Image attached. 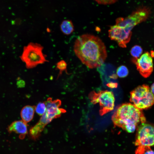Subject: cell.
Masks as SVG:
<instances>
[{
  "label": "cell",
  "mask_w": 154,
  "mask_h": 154,
  "mask_svg": "<svg viewBox=\"0 0 154 154\" xmlns=\"http://www.w3.org/2000/svg\"><path fill=\"white\" fill-rule=\"evenodd\" d=\"M76 56L90 68H98L104 63L107 56L106 46L98 37L86 34L77 38L74 45Z\"/></svg>",
  "instance_id": "6da1fadb"
},
{
  "label": "cell",
  "mask_w": 154,
  "mask_h": 154,
  "mask_svg": "<svg viewBox=\"0 0 154 154\" xmlns=\"http://www.w3.org/2000/svg\"><path fill=\"white\" fill-rule=\"evenodd\" d=\"M151 13L149 8L142 6L125 17L117 18L115 24L110 27L108 31L109 37L111 40L116 41L119 47H126L130 40L133 28L137 24L146 21Z\"/></svg>",
  "instance_id": "7a4b0ae2"
},
{
  "label": "cell",
  "mask_w": 154,
  "mask_h": 154,
  "mask_svg": "<svg viewBox=\"0 0 154 154\" xmlns=\"http://www.w3.org/2000/svg\"><path fill=\"white\" fill-rule=\"evenodd\" d=\"M112 120L116 126L128 133H133L140 124L146 122L142 110L133 104H123L119 106L112 116Z\"/></svg>",
  "instance_id": "3957f363"
},
{
  "label": "cell",
  "mask_w": 154,
  "mask_h": 154,
  "mask_svg": "<svg viewBox=\"0 0 154 154\" xmlns=\"http://www.w3.org/2000/svg\"><path fill=\"white\" fill-rule=\"evenodd\" d=\"M44 103L46 108L45 112L38 122L29 130L30 136L34 140L39 137L45 126L53 119L60 117L66 112L65 110L59 108L61 102L59 99L52 100L51 98H49Z\"/></svg>",
  "instance_id": "277c9868"
},
{
  "label": "cell",
  "mask_w": 154,
  "mask_h": 154,
  "mask_svg": "<svg viewBox=\"0 0 154 154\" xmlns=\"http://www.w3.org/2000/svg\"><path fill=\"white\" fill-rule=\"evenodd\" d=\"M43 49L40 44L33 42L29 43L24 47L20 58L27 68H32L48 61L46 55L42 52Z\"/></svg>",
  "instance_id": "5b68a950"
},
{
  "label": "cell",
  "mask_w": 154,
  "mask_h": 154,
  "mask_svg": "<svg viewBox=\"0 0 154 154\" xmlns=\"http://www.w3.org/2000/svg\"><path fill=\"white\" fill-rule=\"evenodd\" d=\"M130 94V101L140 110L147 109L154 104V95L146 84L138 86Z\"/></svg>",
  "instance_id": "8992f818"
},
{
  "label": "cell",
  "mask_w": 154,
  "mask_h": 154,
  "mask_svg": "<svg viewBox=\"0 0 154 154\" xmlns=\"http://www.w3.org/2000/svg\"><path fill=\"white\" fill-rule=\"evenodd\" d=\"M88 97L92 104H99V114L101 116L105 115L114 109L115 99L113 93L111 91H93L89 93Z\"/></svg>",
  "instance_id": "52a82bcc"
},
{
  "label": "cell",
  "mask_w": 154,
  "mask_h": 154,
  "mask_svg": "<svg viewBox=\"0 0 154 154\" xmlns=\"http://www.w3.org/2000/svg\"><path fill=\"white\" fill-rule=\"evenodd\" d=\"M135 144L141 148L154 145V125L145 122L139 125Z\"/></svg>",
  "instance_id": "ba28073f"
},
{
  "label": "cell",
  "mask_w": 154,
  "mask_h": 154,
  "mask_svg": "<svg viewBox=\"0 0 154 154\" xmlns=\"http://www.w3.org/2000/svg\"><path fill=\"white\" fill-rule=\"evenodd\" d=\"M131 60L136 65L137 70L142 76L147 78L151 74L153 68V60L149 52H145L138 58H132Z\"/></svg>",
  "instance_id": "9c48e42d"
},
{
  "label": "cell",
  "mask_w": 154,
  "mask_h": 154,
  "mask_svg": "<svg viewBox=\"0 0 154 154\" xmlns=\"http://www.w3.org/2000/svg\"><path fill=\"white\" fill-rule=\"evenodd\" d=\"M28 125L22 120L15 121L12 122L7 128L10 133L13 132L19 134L21 139H23L28 133Z\"/></svg>",
  "instance_id": "30bf717a"
},
{
  "label": "cell",
  "mask_w": 154,
  "mask_h": 154,
  "mask_svg": "<svg viewBox=\"0 0 154 154\" xmlns=\"http://www.w3.org/2000/svg\"><path fill=\"white\" fill-rule=\"evenodd\" d=\"M35 106L27 105L21 110L20 115L22 120L27 123L33 119L35 110Z\"/></svg>",
  "instance_id": "8fae6325"
},
{
  "label": "cell",
  "mask_w": 154,
  "mask_h": 154,
  "mask_svg": "<svg viewBox=\"0 0 154 154\" xmlns=\"http://www.w3.org/2000/svg\"><path fill=\"white\" fill-rule=\"evenodd\" d=\"M62 32L64 35H69L74 30V27L72 21L69 20L63 21L60 25Z\"/></svg>",
  "instance_id": "7c38bea8"
},
{
  "label": "cell",
  "mask_w": 154,
  "mask_h": 154,
  "mask_svg": "<svg viewBox=\"0 0 154 154\" xmlns=\"http://www.w3.org/2000/svg\"><path fill=\"white\" fill-rule=\"evenodd\" d=\"M143 52L141 47L138 45H135L133 46L130 51L131 55L133 58L137 59L141 55Z\"/></svg>",
  "instance_id": "4fadbf2b"
},
{
  "label": "cell",
  "mask_w": 154,
  "mask_h": 154,
  "mask_svg": "<svg viewBox=\"0 0 154 154\" xmlns=\"http://www.w3.org/2000/svg\"><path fill=\"white\" fill-rule=\"evenodd\" d=\"M128 70L127 67L124 65L119 67L116 70V74L119 77L124 78L127 76L128 74Z\"/></svg>",
  "instance_id": "5bb4252c"
},
{
  "label": "cell",
  "mask_w": 154,
  "mask_h": 154,
  "mask_svg": "<svg viewBox=\"0 0 154 154\" xmlns=\"http://www.w3.org/2000/svg\"><path fill=\"white\" fill-rule=\"evenodd\" d=\"M46 106L44 102H40L36 106L35 111L39 116H42L46 110Z\"/></svg>",
  "instance_id": "9a60e30c"
},
{
  "label": "cell",
  "mask_w": 154,
  "mask_h": 154,
  "mask_svg": "<svg viewBox=\"0 0 154 154\" xmlns=\"http://www.w3.org/2000/svg\"><path fill=\"white\" fill-rule=\"evenodd\" d=\"M67 66L66 62L64 60H61L57 63L56 68L59 70V73L58 77L62 74L63 71H66Z\"/></svg>",
  "instance_id": "2e32d148"
},
{
  "label": "cell",
  "mask_w": 154,
  "mask_h": 154,
  "mask_svg": "<svg viewBox=\"0 0 154 154\" xmlns=\"http://www.w3.org/2000/svg\"><path fill=\"white\" fill-rule=\"evenodd\" d=\"M98 4L102 5H109L114 3L118 0H93Z\"/></svg>",
  "instance_id": "e0dca14e"
},
{
  "label": "cell",
  "mask_w": 154,
  "mask_h": 154,
  "mask_svg": "<svg viewBox=\"0 0 154 154\" xmlns=\"http://www.w3.org/2000/svg\"><path fill=\"white\" fill-rule=\"evenodd\" d=\"M143 154H154V151L151 149H148L144 152Z\"/></svg>",
  "instance_id": "ac0fdd59"
},
{
  "label": "cell",
  "mask_w": 154,
  "mask_h": 154,
  "mask_svg": "<svg viewBox=\"0 0 154 154\" xmlns=\"http://www.w3.org/2000/svg\"><path fill=\"white\" fill-rule=\"evenodd\" d=\"M150 88L152 93L154 95V83L151 85Z\"/></svg>",
  "instance_id": "d6986e66"
},
{
  "label": "cell",
  "mask_w": 154,
  "mask_h": 154,
  "mask_svg": "<svg viewBox=\"0 0 154 154\" xmlns=\"http://www.w3.org/2000/svg\"><path fill=\"white\" fill-rule=\"evenodd\" d=\"M150 54L152 58H154V51L153 50H151Z\"/></svg>",
  "instance_id": "ffe728a7"
}]
</instances>
